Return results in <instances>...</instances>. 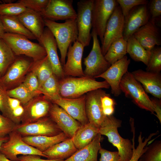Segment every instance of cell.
I'll return each instance as SVG.
<instances>
[{
  "label": "cell",
  "instance_id": "15",
  "mask_svg": "<svg viewBox=\"0 0 161 161\" xmlns=\"http://www.w3.org/2000/svg\"><path fill=\"white\" fill-rule=\"evenodd\" d=\"M130 60L126 55L121 59L111 65L104 73L97 78L105 80L111 88V93L118 97L121 93L120 84L124 75L127 72Z\"/></svg>",
  "mask_w": 161,
  "mask_h": 161
},
{
  "label": "cell",
  "instance_id": "43",
  "mask_svg": "<svg viewBox=\"0 0 161 161\" xmlns=\"http://www.w3.org/2000/svg\"><path fill=\"white\" fill-rule=\"evenodd\" d=\"M49 0H19L18 2L26 8L41 13L47 5Z\"/></svg>",
  "mask_w": 161,
  "mask_h": 161
},
{
  "label": "cell",
  "instance_id": "10",
  "mask_svg": "<svg viewBox=\"0 0 161 161\" xmlns=\"http://www.w3.org/2000/svg\"><path fill=\"white\" fill-rule=\"evenodd\" d=\"M94 0H81L77 3L76 21L77 41L83 47L88 46L92 38L91 13Z\"/></svg>",
  "mask_w": 161,
  "mask_h": 161
},
{
  "label": "cell",
  "instance_id": "50",
  "mask_svg": "<svg viewBox=\"0 0 161 161\" xmlns=\"http://www.w3.org/2000/svg\"><path fill=\"white\" fill-rule=\"evenodd\" d=\"M6 32L4 26L0 19V38H1L2 36Z\"/></svg>",
  "mask_w": 161,
  "mask_h": 161
},
{
  "label": "cell",
  "instance_id": "32",
  "mask_svg": "<svg viewBox=\"0 0 161 161\" xmlns=\"http://www.w3.org/2000/svg\"><path fill=\"white\" fill-rule=\"evenodd\" d=\"M127 41L123 38L113 42L110 46L104 58L111 65L121 59L126 55Z\"/></svg>",
  "mask_w": 161,
  "mask_h": 161
},
{
  "label": "cell",
  "instance_id": "42",
  "mask_svg": "<svg viewBox=\"0 0 161 161\" xmlns=\"http://www.w3.org/2000/svg\"><path fill=\"white\" fill-rule=\"evenodd\" d=\"M22 83L31 92L39 95L41 94L39 90L38 79L33 72L29 71Z\"/></svg>",
  "mask_w": 161,
  "mask_h": 161
},
{
  "label": "cell",
  "instance_id": "41",
  "mask_svg": "<svg viewBox=\"0 0 161 161\" xmlns=\"http://www.w3.org/2000/svg\"><path fill=\"white\" fill-rule=\"evenodd\" d=\"M9 97L7 91L4 89L0 86V111L3 115L10 119L15 123L8 104Z\"/></svg>",
  "mask_w": 161,
  "mask_h": 161
},
{
  "label": "cell",
  "instance_id": "27",
  "mask_svg": "<svg viewBox=\"0 0 161 161\" xmlns=\"http://www.w3.org/2000/svg\"><path fill=\"white\" fill-rule=\"evenodd\" d=\"M78 149L75 145L72 138L58 143L43 152L48 159H66Z\"/></svg>",
  "mask_w": 161,
  "mask_h": 161
},
{
  "label": "cell",
  "instance_id": "16",
  "mask_svg": "<svg viewBox=\"0 0 161 161\" xmlns=\"http://www.w3.org/2000/svg\"><path fill=\"white\" fill-rule=\"evenodd\" d=\"M38 41L46 50L54 75L59 80L64 78L65 76L63 66L58 55V46L56 40L52 33L47 27L44 28L43 35Z\"/></svg>",
  "mask_w": 161,
  "mask_h": 161
},
{
  "label": "cell",
  "instance_id": "4",
  "mask_svg": "<svg viewBox=\"0 0 161 161\" xmlns=\"http://www.w3.org/2000/svg\"><path fill=\"white\" fill-rule=\"evenodd\" d=\"M1 38L16 56L24 55L35 61L47 55L46 50L42 45L31 41L24 36L5 33Z\"/></svg>",
  "mask_w": 161,
  "mask_h": 161
},
{
  "label": "cell",
  "instance_id": "34",
  "mask_svg": "<svg viewBox=\"0 0 161 161\" xmlns=\"http://www.w3.org/2000/svg\"><path fill=\"white\" fill-rule=\"evenodd\" d=\"M39 90L50 101L60 97L59 80L53 74L42 84Z\"/></svg>",
  "mask_w": 161,
  "mask_h": 161
},
{
  "label": "cell",
  "instance_id": "53",
  "mask_svg": "<svg viewBox=\"0 0 161 161\" xmlns=\"http://www.w3.org/2000/svg\"><path fill=\"white\" fill-rule=\"evenodd\" d=\"M3 3H13L14 0H1Z\"/></svg>",
  "mask_w": 161,
  "mask_h": 161
},
{
  "label": "cell",
  "instance_id": "36",
  "mask_svg": "<svg viewBox=\"0 0 161 161\" xmlns=\"http://www.w3.org/2000/svg\"><path fill=\"white\" fill-rule=\"evenodd\" d=\"M7 92L9 96L18 100L23 106L35 97L39 95L30 91L23 83Z\"/></svg>",
  "mask_w": 161,
  "mask_h": 161
},
{
  "label": "cell",
  "instance_id": "49",
  "mask_svg": "<svg viewBox=\"0 0 161 161\" xmlns=\"http://www.w3.org/2000/svg\"><path fill=\"white\" fill-rule=\"evenodd\" d=\"M154 109L155 114L161 123V100L156 97L150 98Z\"/></svg>",
  "mask_w": 161,
  "mask_h": 161
},
{
  "label": "cell",
  "instance_id": "44",
  "mask_svg": "<svg viewBox=\"0 0 161 161\" xmlns=\"http://www.w3.org/2000/svg\"><path fill=\"white\" fill-rule=\"evenodd\" d=\"M18 125L0 113V137L7 136L14 131Z\"/></svg>",
  "mask_w": 161,
  "mask_h": 161
},
{
  "label": "cell",
  "instance_id": "9",
  "mask_svg": "<svg viewBox=\"0 0 161 161\" xmlns=\"http://www.w3.org/2000/svg\"><path fill=\"white\" fill-rule=\"evenodd\" d=\"M33 61L22 57L16 58L5 74L0 78V86L7 91L22 84L30 70Z\"/></svg>",
  "mask_w": 161,
  "mask_h": 161
},
{
  "label": "cell",
  "instance_id": "31",
  "mask_svg": "<svg viewBox=\"0 0 161 161\" xmlns=\"http://www.w3.org/2000/svg\"><path fill=\"white\" fill-rule=\"evenodd\" d=\"M30 71L36 75L39 82V89L46 80L54 74L47 55L41 59L33 61Z\"/></svg>",
  "mask_w": 161,
  "mask_h": 161
},
{
  "label": "cell",
  "instance_id": "54",
  "mask_svg": "<svg viewBox=\"0 0 161 161\" xmlns=\"http://www.w3.org/2000/svg\"><path fill=\"white\" fill-rule=\"evenodd\" d=\"M3 2L2 1L0 0V4L2 3Z\"/></svg>",
  "mask_w": 161,
  "mask_h": 161
},
{
  "label": "cell",
  "instance_id": "8",
  "mask_svg": "<svg viewBox=\"0 0 161 161\" xmlns=\"http://www.w3.org/2000/svg\"><path fill=\"white\" fill-rule=\"evenodd\" d=\"M118 5L115 0H94L91 13L92 30L99 37L101 43L107 22Z\"/></svg>",
  "mask_w": 161,
  "mask_h": 161
},
{
  "label": "cell",
  "instance_id": "19",
  "mask_svg": "<svg viewBox=\"0 0 161 161\" xmlns=\"http://www.w3.org/2000/svg\"><path fill=\"white\" fill-rule=\"evenodd\" d=\"M49 116L69 138H72L82 125L63 109L52 103Z\"/></svg>",
  "mask_w": 161,
  "mask_h": 161
},
{
  "label": "cell",
  "instance_id": "24",
  "mask_svg": "<svg viewBox=\"0 0 161 161\" xmlns=\"http://www.w3.org/2000/svg\"><path fill=\"white\" fill-rule=\"evenodd\" d=\"M17 16L24 26L39 41L43 33L45 26L44 19L41 13L27 8Z\"/></svg>",
  "mask_w": 161,
  "mask_h": 161
},
{
  "label": "cell",
  "instance_id": "40",
  "mask_svg": "<svg viewBox=\"0 0 161 161\" xmlns=\"http://www.w3.org/2000/svg\"><path fill=\"white\" fill-rule=\"evenodd\" d=\"M116 1L124 18L133 8L138 5H147L149 1L147 0H117Z\"/></svg>",
  "mask_w": 161,
  "mask_h": 161
},
{
  "label": "cell",
  "instance_id": "38",
  "mask_svg": "<svg viewBox=\"0 0 161 161\" xmlns=\"http://www.w3.org/2000/svg\"><path fill=\"white\" fill-rule=\"evenodd\" d=\"M146 69L147 71L160 73L161 70V47H155L150 51Z\"/></svg>",
  "mask_w": 161,
  "mask_h": 161
},
{
  "label": "cell",
  "instance_id": "11",
  "mask_svg": "<svg viewBox=\"0 0 161 161\" xmlns=\"http://www.w3.org/2000/svg\"><path fill=\"white\" fill-rule=\"evenodd\" d=\"M125 18L118 4L115 8L107 24L101 49L104 56L110 45L123 38Z\"/></svg>",
  "mask_w": 161,
  "mask_h": 161
},
{
  "label": "cell",
  "instance_id": "30",
  "mask_svg": "<svg viewBox=\"0 0 161 161\" xmlns=\"http://www.w3.org/2000/svg\"><path fill=\"white\" fill-rule=\"evenodd\" d=\"M127 52L134 61L142 62L147 65L150 52L143 48L133 35L127 41Z\"/></svg>",
  "mask_w": 161,
  "mask_h": 161
},
{
  "label": "cell",
  "instance_id": "5",
  "mask_svg": "<svg viewBox=\"0 0 161 161\" xmlns=\"http://www.w3.org/2000/svg\"><path fill=\"white\" fill-rule=\"evenodd\" d=\"M120 89L125 96L131 99L140 108L154 114V109L150 98L141 84L128 71L123 77L120 84Z\"/></svg>",
  "mask_w": 161,
  "mask_h": 161
},
{
  "label": "cell",
  "instance_id": "13",
  "mask_svg": "<svg viewBox=\"0 0 161 161\" xmlns=\"http://www.w3.org/2000/svg\"><path fill=\"white\" fill-rule=\"evenodd\" d=\"M72 3V0H49L40 13L44 19L54 21L76 19L77 13Z\"/></svg>",
  "mask_w": 161,
  "mask_h": 161
},
{
  "label": "cell",
  "instance_id": "22",
  "mask_svg": "<svg viewBox=\"0 0 161 161\" xmlns=\"http://www.w3.org/2000/svg\"><path fill=\"white\" fill-rule=\"evenodd\" d=\"M133 35L141 46L148 51L156 46L161 45L160 30L156 23L150 20Z\"/></svg>",
  "mask_w": 161,
  "mask_h": 161
},
{
  "label": "cell",
  "instance_id": "25",
  "mask_svg": "<svg viewBox=\"0 0 161 161\" xmlns=\"http://www.w3.org/2000/svg\"><path fill=\"white\" fill-rule=\"evenodd\" d=\"M101 136L98 134L89 145L78 149L71 157L63 161H98V153L101 148Z\"/></svg>",
  "mask_w": 161,
  "mask_h": 161
},
{
  "label": "cell",
  "instance_id": "33",
  "mask_svg": "<svg viewBox=\"0 0 161 161\" xmlns=\"http://www.w3.org/2000/svg\"><path fill=\"white\" fill-rule=\"evenodd\" d=\"M16 56L7 44L0 38V78L5 74L15 60Z\"/></svg>",
  "mask_w": 161,
  "mask_h": 161
},
{
  "label": "cell",
  "instance_id": "6",
  "mask_svg": "<svg viewBox=\"0 0 161 161\" xmlns=\"http://www.w3.org/2000/svg\"><path fill=\"white\" fill-rule=\"evenodd\" d=\"M91 33L93 45L89 55L84 59L85 68L83 72L85 76L95 78L105 72L111 65L106 60L102 53L95 32L92 30Z\"/></svg>",
  "mask_w": 161,
  "mask_h": 161
},
{
  "label": "cell",
  "instance_id": "51",
  "mask_svg": "<svg viewBox=\"0 0 161 161\" xmlns=\"http://www.w3.org/2000/svg\"><path fill=\"white\" fill-rule=\"evenodd\" d=\"M8 136H7L0 137V149L2 144L8 140Z\"/></svg>",
  "mask_w": 161,
  "mask_h": 161
},
{
  "label": "cell",
  "instance_id": "2",
  "mask_svg": "<svg viewBox=\"0 0 161 161\" xmlns=\"http://www.w3.org/2000/svg\"><path fill=\"white\" fill-rule=\"evenodd\" d=\"M45 26L51 32L56 40L61 54L60 61L64 66L69 45L77 41L78 32L76 19L63 23L44 19Z\"/></svg>",
  "mask_w": 161,
  "mask_h": 161
},
{
  "label": "cell",
  "instance_id": "7",
  "mask_svg": "<svg viewBox=\"0 0 161 161\" xmlns=\"http://www.w3.org/2000/svg\"><path fill=\"white\" fill-rule=\"evenodd\" d=\"M9 139L1 145L0 152L12 161H19L18 155H36L46 158L43 152L25 143L22 136L15 131L8 135Z\"/></svg>",
  "mask_w": 161,
  "mask_h": 161
},
{
  "label": "cell",
  "instance_id": "21",
  "mask_svg": "<svg viewBox=\"0 0 161 161\" xmlns=\"http://www.w3.org/2000/svg\"><path fill=\"white\" fill-rule=\"evenodd\" d=\"M84 47L77 41L70 45L68 49L67 60L63 66V70L66 76L73 77L85 76L83 71L82 60Z\"/></svg>",
  "mask_w": 161,
  "mask_h": 161
},
{
  "label": "cell",
  "instance_id": "23",
  "mask_svg": "<svg viewBox=\"0 0 161 161\" xmlns=\"http://www.w3.org/2000/svg\"><path fill=\"white\" fill-rule=\"evenodd\" d=\"M131 73L134 78L142 84L146 93L151 94L154 97L161 99L160 72H154L139 69Z\"/></svg>",
  "mask_w": 161,
  "mask_h": 161
},
{
  "label": "cell",
  "instance_id": "46",
  "mask_svg": "<svg viewBox=\"0 0 161 161\" xmlns=\"http://www.w3.org/2000/svg\"><path fill=\"white\" fill-rule=\"evenodd\" d=\"M101 102L104 114L106 116L112 115L114 111L115 106L117 104L115 100L108 94L101 97Z\"/></svg>",
  "mask_w": 161,
  "mask_h": 161
},
{
  "label": "cell",
  "instance_id": "26",
  "mask_svg": "<svg viewBox=\"0 0 161 161\" xmlns=\"http://www.w3.org/2000/svg\"><path fill=\"white\" fill-rule=\"evenodd\" d=\"M69 138L63 132L54 136H37L22 137L23 140L43 152L54 145Z\"/></svg>",
  "mask_w": 161,
  "mask_h": 161
},
{
  "label": "cell",
  "instance_id": "1",
  "mask_svg": "<svg viewBox=\"0 0 161 161\" xmlns=\"http://www.w3.org/2000/svg\"><path fill=\"white\" fill-rule=\"evenodd\" d=\"M59 86L60 96L69 98L80 97L96 89L110 88L105 80L98 81L95 78L86 76L65 77L59 80Z\"/></svg>",
  "mask_w": 161,
  "mask_h": 161
},
{
  "label": "cell",
  "instance_id": "29",
  "mask_svg": "<svg viewBox=\"0 0 161 161\" xmlns=\"http://www.w3.org/2000/svg\"><path fill=\"white\" fill-rule=\"evenodd\" d=\"M0 19L6 33L24 36L29 39H36L16 16H0Z\"/></svg>",
  "mask_w": 161,
  "mask_h": 161
},
{
  "label": "cell",
  "instance_id": "28",
  "mask_svg": "<svg viewBox=\"0 0 161 161\" xmlns=\"http://www.w3.org/2000/svg\"><path fill=\"white\" fill-rule=\"evenodd\" d=\"M99 134V128L90 122L82 125L72 138L78 149L82 148L90 143Z\"/></svg>",
  "mask_w": 161,
  "mask_h": 161
},
{
  "label": "cell",
  "instance_id": "14",
  "mask_svg": "<svg viewBox=\"0 0 161 161\" xmlns=\"http://www.w3.org/2000/svg\"><path fill=\"white\" fill-rule=\"evenodd\" d=\"M51 104L52 103L43 95L35 97L23 106L24 111L20 124L32 123L49 116Z\"/></svg>",
  "mask_w": 161,
  "mask_h": 161
},
{
  "label": "cell",
  "instance_id": "17",
  "mask_svg": "<svg viewBox=\"0 0 161 161\" xmlns=\"http://www.w3.org/2000/svg\"><path fill=\"white\" fill-rule=\"evenodd\" d=\"M102 89L92 91L86 95L85 109L89 122L99 128L106 116L103 113L101 98L107 94Z\"/></svg>",
  "mask_w": 161,
  "mask_h": 161
},
{
  "label": "cell",
  "instance_id": "35",
  "mask_svg": "<svg viewBox=\"0 0 161 161\" xmlns=\"http://www.w3.org/2000/svg\"><path fill=\"white\" fill-rule=\"evenodd\" d=\"M132 131L133 134L132 139L133 153L131 158L128 161H142L140 158L146 150L147 146H145L150 141L153 136L158 134L159 132L157 131L155 132L150 134L144 140H143L144 137H142V133L140 132L138 137V144L135 148L134 147L135 130L133 129Z\"/></svg>",
  "mask_w": 161,
  "mask_h": 161
},
{
  "label": "cell",
  "instance_id": "47",
  "mask_svg": "<svg viewBox=\"0 0 161 161\" xmlns=\"http://www.w3.org/2000/svg\"><path fill=\"white\" fill-rule=\"evenodd\" d=\"M99 152L100 155L99 161H121L118 151H111L101 148Z\"/></svg>",
  "mask_w": 161,
  "mask_h": 161
},
{
  "label": "cell",
  "instance_id": "3",
  "mask_svg": "<svg viewBox=\"0 0 161 161\" xmlns=\"http://www.w3.org/2000/svg\"><path fill=\"white\" fill-rule=\"evenodd\" d=\"M121 120L112 115L106 116L99 128V133L107 137L109 142L116 147L121 161H128L132 154V143L119 133L118 128L121 127Z\"/></svg>",
  "mask_w": 161,
  "mask_h": 161
},
{
  "label": "cell",
  "instance_id": "37",
  "mask_svg": "<svg viewBox=\"0 0 161 161\" xmlns=\"http://www.w3.org/2000/svg\"><path fill=\"white\" fill-rule=\"evenodd\" d=\"M142 161H161V142L156 140L148 146L140 157Z\"/></svg>",
  "mask_w": 161,
  "mask_h": 161
},
{
  "label": "cell",
  "instance_id": "20",
  "mask_svg": "<svg viewBox=\"0 0 161 161\" xmlns=\"http://www.w3.org/2000/svg\"><path fill=\"white\" fill-rule=\"evenodd\" d=\"M86 95L74 98L60 96L50 102L62 108L82 125H83L89 122L86 112Z\"/></svg>",
  "mask_w": 161,
  "mask_h": 161
},
{
  "label": "cell",
  "instance_id": "12",
  "mask_svg": "<svg viewBox=\"0 0 161 161\" xmlns=\"http://www.w3.org/2000/svg\"><path fill=\"white\" fill-rule=\"evenodd\" d=\"M14 131L19 133L22 137L52 136L62 132L49 116L42 118L32 123L18 125Z\"/></svg>",
  "mask_w": 161,
  "mask_h": 161
},
{
  "label": "cell",
  "instance_id": "18",
  "mask_svg": "<svg viewBox=\"0 0 161 161\" xmlns=\"http://www.w3.org/2000/svg\"><path fill=\"white\" fill-rule=\"evenodd\" d=\"M147 5L137 6L133 8L125 18L123 38L127 41L134 32L150 19Z\"/></svg>",
  "mask_w": 161,
  "mask_h": 161
},
{
  "label": "cell",
  "instance_id": "52",
  "mask_svg": "<svg viewBox=\"0 0 161 161\" xmlns=\"http://www.w3.org/2000/svg\"><path fill=\"white\" fill-rule=\"evenodd\" d=\"M0 161H12L7 158L3 154L0 152Z\"/></svg>",
  "mask_w": 161,
  "mask_h": 161
},
{
  "label": "cell",
  "instance_id": "48",
  "mask_svg": "<svg viewBox=\"0 0 161 161\" xmlns=\"http://www.w3.org/2000/svg\"><path fill=\"white\" fill-rule=\"evenodd\" d=\"M40 156L36 155H22L18 157L19 161H63L61 159L45 160L41 158Z\"/></svg>",
  "mask_w": 161,
  "mask_h": 161
},
{
  "label": "cell",
  "instance_id": "39",
  "mask_svg": "<svg viewBox=\"0 0 161 161\" xmlns=\"http://www.w3.org/2000/svg\"><path fill=\"white\" fill-rule=\"evenodd\" d=\"M27 8L17 2L0 4V16H18L25 11Z\"/></svg>",
  "mask_w": 161,
  "mask_h": 161
},
{
  "label": "cell",
  "instance_id": "45",
  "mask_svg": "<svg viewBox=\"0 0 161 161\" xmlns=\"http://www.w3.org/2000/svg\"><path fill=\"white\" fill-rule=\"evenodd\" d=\"M147 6L150 15V20L156 23L161 18V0H151Z\"/></svg>",
  "mask_w": 161,
  "mask_h": 161
}]
</instances>
